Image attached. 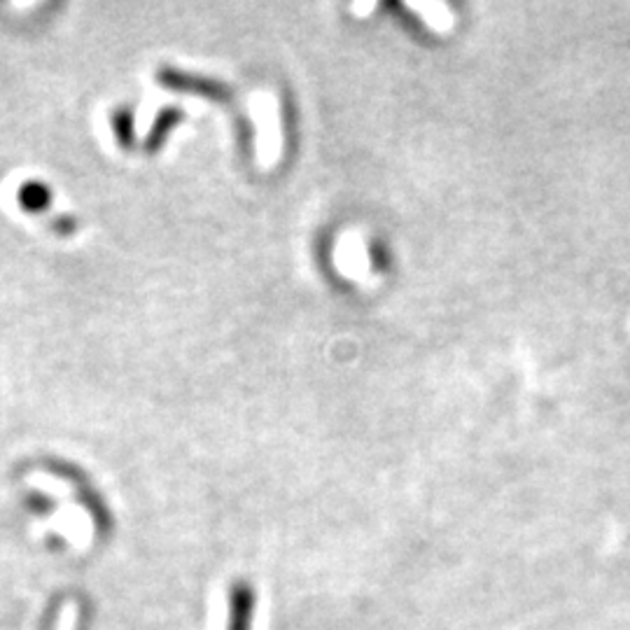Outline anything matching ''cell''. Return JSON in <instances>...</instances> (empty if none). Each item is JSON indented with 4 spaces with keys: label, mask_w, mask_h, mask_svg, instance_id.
<instances>
[{
    "label": "cell",
    "mask_w": 630,
    "mask_h": 630,
    "mask_svg": "<svg viewBox=\"0 0 630 630\" xmlns=\"http://www.w3.org/2000/svg\"><path fill=\"white\" fill-rule=\"evenodd\" d=\"M49 201H52V192L38 180L24 182L19 189V203L31 213H42V210L49 208Z\"/></svg>",
    "instance_id": "6da1fadb"
},
{
    "label": "cell",
    "mask_w": 630,
    "mask_h": 630,
    "mask_svg": "<svg viewBox=\"0 0 630 630\" xmlns=\"http://www.w3.org/2000/svg\"><path fill=\"white\" fill-rule=\"evenodd\" d=\"M52 229H54V231H59V234H70V231L75 229V220H73V217L61 215V217H56V220H54Z\"/></svg>",
    "instance_id": "7a4b0ae2"
}]
</instances>
